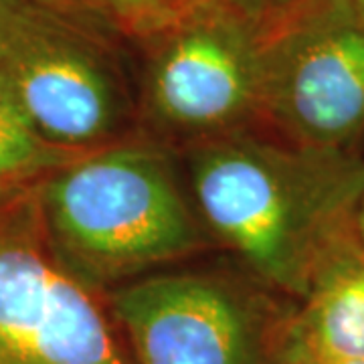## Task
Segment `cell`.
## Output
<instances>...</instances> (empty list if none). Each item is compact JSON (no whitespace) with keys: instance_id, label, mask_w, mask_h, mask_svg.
Segmentation results:
<instances>
[{"instance_id":"cell-1","label":"cell","mask_w":364,"mask_h":364,"mask_svg":"<svg viewBox=\"0 0 364 364\" xmlns=\"http://www.w3.org/2000/svg\"><path fill=\"white\" fill-rule=\"evenodd\" d=\"M193 203L207 233L272 291L304 299L360 245L364 158L249 128L186 146Z\"/></svg>"},{"instance_id":"cell-2","label":"cell","mask_w":364,"mask_h":364,"mask_svg":"<svg viewBox=\"0 0 364 364\" xmlns=\"http://www.w3.org/2000/svg\"><path fill=\"white\" fill-rule=\"evenodd\" d=\"M37 193L57 253L102 294L207 245L172 160L144 136L85 152L49 174Z\"/></svg>"},{"instance_id":"cell-3","label":"cell","mask_w":364,"mask_h":364,"mask_svg":"<svg viewBox=\"0 0 364 364\" xmlns=\"http://www.w3.org/2000/svg\"><path fill=\"white\" fill-rule=\"evenodd\" d=\"M0 75L53 144L91 152L134 136L140 107L104 45L33 0H2Z\"/></svg>"},{"instance_id":"cell-4","label":"cell","mask_w":364,"mask_h":364,"mask_svg":"<svg viewBox=\"0 0 364 364\" xmlns=\"http://www.w3.org/2000/svg\"><path fill=\"white\" fill-rule=\"evenodd\" d=\"M261 23L257 130L350 150L364 134V21L350 0H284Z\"/></svg>"},{"instance_id":"cell-5","label":"cell","mask_w":364,"mask_h":364,"mask_svg":"<svg viewBox=\"0 0 364 364\" xmlns=\"http://www.w3.org/2000/svg\"><path fill=\"white\" fill-rule=\"evenodd\" d=\"M37 188L0 195V364H128L107 296L57 253Z\"/></svg>"},{"instance_id":"cell-6","label":"cell","mask_w":364,"mask_h":364,"mask_svg":"<svg viewBox=\"0 0 364 364\" xmlns=\"http://www.w3.org/2000/svg\"><path fill=\"white\" fill-rule=\"evenodd\" d=\"M140 116L158 136L186 146L257 128L263 23L227 4L158 37Z\"/></svg>"},{"instance_id":"cell-7","label":"cell","mask_w":364,"mask_h":364,"mask_svg":"<svg viewBox=\"0 0 364 364\" xmlns=\"http://www.w3.org/2000/svg\"><path fill=\"white\" fill-rule=\"evenodd\" d=\"M105 296L136 364H261L251 298L221 275L150 273Z\"/></svg>"},{"instance_id":"cell-8","label":"cell","mask_w":364,"mask_h":364,"mask_svg":"<svg viewBox=\"0 0 364 364\" xmlns=\"http://www.w3.org/2000/svg\"><path fill=\"white\" fill-rule=\"evenodd\" d=\"M287 336V363L364 358V247L344 251L318 275Z\"/></svg>"},{"instance_id":"cell-9","label":"cell","mask_w":364,"mask_h":364,"mask_svg":"<svg viewBox=\"0 0 364 364\" xmlns=\"http://www.w3.org/2000/svg\"><path fill=\"white\" fill-rule=\"evenodd\" d=\"M83 154L47 140L0 75V195L33 188Z\"/></svg>"},{"instance_id":"cell-10","label":"cell","mask_w":364,"mask_h":364,"mask_svg":"<svg viewBox=\"0 0 364 364\" xmlns=\"http://www.w3.org/2000/svg\"><path fill=\"white\" fill-rule=\"evenodd\" d=\"M104 11L105 16L122 31L142 37L158 39L176 26L193 21L200 14L217 11L235 0H90Z\"/></svg>"},{"instance_id":"cell-11","label":"cell","mask_w":364,"mask_h":364,"mask_svg":"<svg viewBox=\"0 0 364 364\" xmlns=\"http://www.w3.org/2000/svg\"><path fill=\"white\" fill-rule=\"evenodd\" d=\"M356 235H358V241L364 247V193L360 198V205H358V213H356Z\"/></svg>"},{"instance_id":"cell-12","label":"cell","mask_w":364,"mask_h":364,"mask_svg":"<svg viewBox=\"0 0 364 364\" xmlns=\"http://www.w3.org/2000/svg\"><path fill=\"white\" fill-rule=\"evenodd\" d=\"M237 4H241L243 9H247V11H257V0H235Z\"/></svg>"},{"instance_id":"cell-13","label":"cell","mask_w":364,"mask_h":364,"mask_svg":"<svg viewBox=\"0 0 364 364\" xmlns=\"http://www.w3.org/2000/svg\"><path fill=\"white\" fill-rule=\"evenodd\" d=\"M316 364H364V358H348V360H328V363Z\"/></svg>"},{"instance_id":"cell-14","label":"cell","mask_w":364,"mask_h":364,"mask_svg":"<svg viewBox=\"0 0 364 364\" xmlns=\"http://www.w3.org/2000/svg\"><path fill=\"white\" fill-rule=\"evenodd\" d=\"M350 4L354 6L356 14H358V16L364 21V0H350Z\"/></svg>"},{"instance_id":"cell-15","label":"cell","mask_w":364,"mask_h":364,"mask_svg":"<svg viewBox=\"0 0 364 364\" xmlns=\"http://www.w3.org/2000/svg\"><path fill=\"white\" fill-rule=\"evenodd\" d=\"M0 26H2V0H0Z\"/></svg>"}]
</instances>
